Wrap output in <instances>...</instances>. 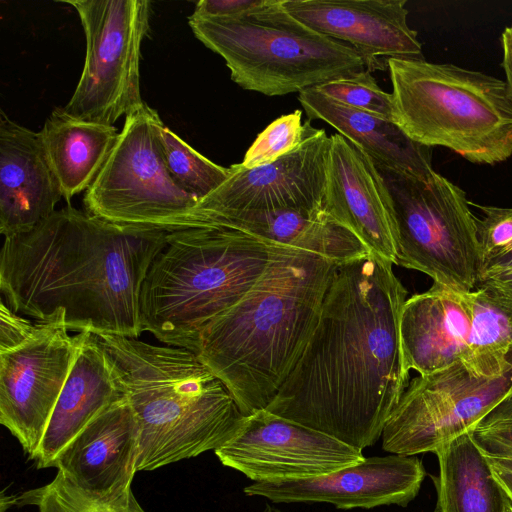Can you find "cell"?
I'll list each match as a JSON object with an SVG mask.
<instances>
[{
    "mask_svg": "<svg viewBox=\"0 0 512 512\" xmlns=\"http://www.w3.org/2000/svg\"><path fill=\"white\" fill-rule=\"evenodd\" d=\"M295 19L356 50L370 72L388 59H424L406 0H282Z\"/></svg>",
    "mask_w": 512,
    "mask_h": 512,
    "instance_id": "obj_16",
    "label": "cell"
},
{
    "mask_svg": "<svg viewBox=\"0 0 512 512\" xmlns=\"http://www.w3.org/2000/svg\"><path fill=\"white\" fill-rule=\"evenodd\" d=\"M63 198L39 132L0 116V232L4 237L33 229Z\"/></svg>",
    "mask_w": 512,
    "mask_h": 512,
    "instance_id": "obj_19",
    "label": "cell"
},
{
    "mask_svg": "<svg viewBox=\"0 0 512 512\" xmlns=\"http://www.w3.org/2000/svg\"><path fill=\"white\" fill-rule=\"evenodd\" d=\"M506 269H512V251L493 260L491 263L488 264V266L483 270L482 273Z\"/></svg>",
    "mask_w": 512,
    "mask_h": 512,
    "instance_id": "obj_38",
    "label": "cell"
},
{
    "mask_svg": "<svg viewBox=\"0 0 512 512\" xmlns=\"http://www.w3.org/2000/svg\"><path fill=\"white\" fill-rule=\"evenodd\" d=\"M392 266L371 253L337 266L317 325L266 410L360 451L379 440L409 383L407 290Z\"/></svg>",
    "mask_w": 512,
    "mask_h": 512,
    "instance_id": "obj_1",
    "label": "cell"
},
{
    "mask_svg": "<svg viewBox=\"0 0 512 512\" xmlns=\"http://www.w3.org/2000/svg\"><path fill=\"white\" fill-rule=\"evenodd\" d=\"M81 333L73 366L33 460L38 469L55 467L72 440L122 395L95 334Z\"/></svg>",
    "mask_w": 512,
    "mask_h": 512,
    "instance_id": "obj_21",
    "label": "cell"
},
{
    "mask_svg": "<svg viewBox=\"0 0 512 512\" xmlns=\"http://www.w3.org/2000/svg\"><path fill=\"white\" fill-rule=\"evenodd\" d=\"M163 125L146 103L125 117L105 164L84 194L86 212L167 232L196 227L193 211L199 201L169 173L160 137Z\"/></svg>",
    "mask_w": 512,
    "mask_h": 512,
    "instance_id": "obj_9",
    "label": "cell"
},
{
    "mask_svg": "<svg viewBox=\"0 0 512 512\" xmlns=\"http://www.w3.org/2000/svg\"><path fill=\"white\" fill-rule=\"evenodd\" d=\"M323 207L371 254L397 265V230L387 185L373 161L339 133L330 136Z\"/></svg>",
    "mask_w": 512,
    "mask_h": 512,
    "instance_id": "obj_17",
    "label": "cell"
},
{
    "mask_svg": "<svg viewBox=\"0 0 512 512\" xmlns=\"http://www.w3.org/2000/svg\"><path fill=\"white\" fill-rule=\"evenodd\" d=\"M512 393V370L479 377L462 362L409 381L383 432L384 451L404 456L433 452L468 432Z\"/></svg>",
    "mask_w": 512,
    "mask_h": 512,
    "instance_id": "obj_11",
    "label": "cell"
},
{
    "mask_svg": "<svg viewBox=\"0 0 512 512\" xmlns=\"http://www.w3.org/2000/svg\"><path fill=\"white\" fill-rule=\"evenodd\" d=\"M492 473L512 503V458L487 457Z\"/></svg>",
    "mask_w": 512,
    "mask_h": 512,
    "instance_id": "obj_36",
    "label": "cell"
},
{
    "mask_svg": "<svg viewBox=\"0 0 512 512\" xmlns=\"http://www.w3.org/2000/svg\"><path fill=\"white\" fill-rule=\"evenodd\" d=\"M210 224L235 227L273 243L321 255L337 265L370 254L360 239L324 207L235 213L214 218Z\"/></svg>",
    "mask_w": 512,
    "mask_h": 512,
    "instance_id": "obj_23",
    "label": "cell"
},
{
    "mask_svg": "<svg viewBox=\"0 0 512 512\" xmlns=\"http://www.w3.org/2000/svg\"><path fill=\"white\" fill-rule=\"evenodd\" d=\"M114 126L80 120L56 108L39 132L63 198L70 200L92 185L118 137Z\"/></svg>",
    "mask_w": 512,
    "mask_h": 512,
    "instance_id": "obj_24",
    "label": "cell"
},
{
    "mask_svg": "<svg viewBox=\"0 0 512 512\" xmlns=\"http://www.w3.org/2000/svg\"><path fill=\"white\" fill-rule=\"evenodd\" d=\"M394 122L413 141L475 164L512 156V99L505 80L451 63L388 59Z\"/></svg>",
    "mask_w": 512,
    "mask_h": 512,
    "instance_id": "obj_6",
    "label": "cell"
},
{
    "mask_svg": "<svg viewBox=\"0 0 512 512\" xmlns=\"http://www.w3.org/2000/svg\"><path fill=\"white\" fill-rule=\"evenodd\" d=\"M168 233L113 223L69 204L33 229L5 237L3 300L35 322L138 338L143 282Z\"/></svg>",
    "mask_w": 512,
    "mask_h": 512,
    "instance_id": "obj_2",
    "label": "cell"
},
{
    "mask_svg": "<svg viewBox=\"0 0 512 512\" xmlns=\"http://www.w3.org/2000/svg\"><path fill=\"white\" fill-rule=\"evenodd\" d=\"M95 336L139 426L138 472L215 451L232 436L244 415L195 351Z\"/></svg>",
    "mask_w": 512,
    "mask_h": 512,
    "instance_id": "obj_4",
    "label": "cell"
},
{
    "mask_svg": "<svg viewBox=\"0 0 512 512\" xmlns=\"http://www.w3.org/2000/svg\"><path fill=\"white\" fill-rule=\"evenodd\" d=\"M33 322L11 310L5 301L0 304V352L14 349L27 342L38 330Z\"/></svg>",
    "mask_w": 512,
    "mask_h": 512,
    "instance_id": "obj_33",
    "label": "cell"
},
{
    "mask_svg": "<svg viewBox=\"0 0 512 512\" xmlns=\"http://www.w3.org/2000/svg\"><path fill=\"white\" fill-rule=\"evenodd\" d=\"M39 323V322H38ZM40 323L24 344L0 352V423L34 460L76 358L82 333Z\"/></svg>",
    "mask_w": 512,
    "mask_h": 512,
    "instance_id": "obj_13",
    "label": "cell"
},
{
    "mask_svg": "<svg viewBox=\"0 0 512 512\" xmlns=\"http://www.w3.org/2000/svg\"><path fill=\"white\" fill-rule=\"evenodd\" d=\"M462 295L471 323L465 367L484 378L506 374L512 370V308L482 287Z\"/></svg>",
    "mask_w": 512,
    "mask_h": 512,
    "instance_id": "obj_26",
    "label": "cell"
},
{
    "mask_svg": "<svg viewBox=\"0 0 512 512\" xmlns=\"http://www.w3.org/2000/svg\"><path fill=\"white\" fill-rule=\"evenodd\" d=\"M16 497L17 495H5L4 490L1 493V501H0V512H5L7 509L16 506Z\"/></svg>",
    "mask_w": 512,
    "mask_h": 512,
    "instance_id": "obj_39",
    "label": "cell"
},
{
    "mask_svg": "<svg viewBox=\"0 0 512 512\" xmlns=\"http://www.w3.org/2000/svg\"><path fill=\"white\" fill-rule=\"evenodd\" d=\"M424 477L419 458L391 454L365 457L359 463L313 478L253 482L243 491L273 503L322 502L339 509L404 507L417 496Z\"/></svg>",
    "mask_w": 512,
    "mask_h": 512,
    "instance_id": "obj_15",
    "label": "cell"
},
{
    "mask_svg": "<svg viewBox=\"0 0 512 512\" xmlns=\"http://www.w3.org/2000/svg\"><path fill=\"white\" fill-rule=\"evenodd\" d=\"M214 453L253 482L313 478L365 459L362 451L266 409L244 416Z\"/></svg>",
    "mask_w": 512,
    "mask_h": 512,
    "instance_id": "obj_12",
    "label": "cell"
},
{
    "mask_svg": "<svg viewBox=\"0 0 512 512\" xmlns=\"http://www.w3.org/2000/svg\"><path fill=\"white\" fill-rule=\"evenodd\" d=\"M436 512H503L511 503L486 456L466 432L436 453Z\"/></svg>",
    "mask_w": 512,
    "mask_h": 512,
    "instance_id": "obj_25",
    "label": "cell"
},
{
    "mask_svg": "<svg viewBox=\"0 0 512 512\" xmlns=\"http://www.w3.org/2000/svg\"><path fill=\"white\" fill-rule=\"evenodd\" d=\"M139 441L134 411L122 394L72 440L54 468L84 490L120 495L138 472Z\"/></svg>",
    "mask_w": 512,
    "mask_h": 512,
    "instance_id": "obj_18",
    "label": "cell"
},
{
    "mask_svg": "<svg viewBox=\"0 0 512 512\" xmlns=\"http://www.w3.org/2000/svg\"><path fill=\"white\" fill-rule=\"evenodd\" d=\"M262 512H283L280 509L272 506V505H266Z\"/></svg>",
    "mask_w": 512,
    "mask_h": 512,
    "instance_id": "obj_40",
    "label": "cell"
},
{
    "mask_svg": "<svg viewBox=\"0 0 512 512\" xmlns=\"http://www.w3.org/2000/svg\"><path fill=\"white\" fill-rule=\"evenodd\" d=\"M315 88L343 105L394 122L392 94L383 91L368 70L325 82Z\"/></svg>",
    "mask_w": 512,
    "mask_h": 512,
    "instance_id": "obj_29",
    "label": "cell"
},
{
    "mask_svg": "<svg viewBox=\"0 0 512 512\" xmlns=\"http://www.w3.org/2000/svg\"><path fill=\"white\" fill-rule=\"evenodd\" d=\"M298 94L310 120L328 123L376 166L422 180L435 172L432 168L433 148L413 141L395 122L343 105L315 87Z\"/></svg>",
    "mask_w": 512,
    "mask_h": 512,
    "instance_id": "obj_22",
    "label": "cell"
},
{
    "mask_svg": "<svg viewBox=\"0 0 512 512\" xmlns=\"http://www.w3.org/2000/svg\"><path fill=\"white\" fill-rule=\"evenodd\" d=\"M478 285L492 292L512 308V269L484 272Z\"/></svg>",
    "mask_w": 512,
    "mask_h": 512,
    "instance_id": "obj_35",
    "label": "cell"
},
{
    "mask_svg": "<svg viewBox=\"0 0 512 512\" xmlns=\"http://www.w3.org/2000/svg\"><path fill=\"white\" fill-rule=\"evenodd\" d=\"M161 143L166 166L174 181L198 201L216 190L231 175V168L220 166L182 140L165 125Z\"/></svg>",
    "mask_w": 512,
    "mask_h": 512,
    "instance_id": "obj_28",
    "label": "cell"
},
{
    "mask_svg": "<svg viewBox=\"0 0 512 512\" xmlns=\"http://www.w3.org/2000/svg\"><path fill=\"white\" fill-rule=\"evenodd\" d=\"M77 11L86 40L78 84L62 107L74 118L113 126L140 109V51L149 31L148 0L63 1Z\"/></svg>",
    "mask_w": 512,
    "mask_h": 512,
    "instance_id": "obj_10",
    "label": "cell"
},
{
    "mask_svg": "<svg viewBox=\"0 0 512 512\" xmlns=\"http://www.w3.org/2000/svg\"><path fill=\"white\" fill-rule=\"evenodd\" d=\"M329 147L330 136L309 120L304 140L286 155L251 169L231 165L228 179L195 207V226L235 213L322 208Z\"/></svg>",
    "mask_w": 512,
    "mask_h": 512,
    "instance_id": "obj_14",
    "label": "cell"
},
{
    "mask_svg": "<svg viewBox=\"0 0 512 512\" xmlns=\"http://www.w3.org/2000/svg\"><path fill=\"white\" fill-rule=\"evenodd\" d=\"M468 433L485 456L512 458V393L497 403Z\"/></svg>",
    "mask_w": 512,
    "mask_h": 512,
    "instance_id": "obj_31",
    "label": "cell"
},
{
    "mask_svg": "<svg viewBox=\"0 0 512 512\" xmlns=\"http://www.w3.org/2000/svg\"><path fill=\"white\" fill-rule=\"evenodd\" d=\"M263 0H200L196 3L193 17L224 18L238 15L260 5Z\"/></svg>",
    "mask_w": 512,
    "mask_h": 512,
    "instance_id": "obj_34",
    "label": "cell"
},
{
    "mask_svg": "<svg viewBox=\"0 0 512 512\" xmlns=\"http://www.w3.org/2000/svg\"><path fill=\"white\" fill-rule=\"evenodd\" d=\"M470 325L462 292L433 283L427 291L407 298L400 318L406 369L426 375L464 364Z\"/></svg>",
    "mask_w": 512,
    "mask_h": 512,
    "instance_id": "obj_20",
    "label": "cell"
},
{
    "mask_svg": "<svg viewBox=\"0 0 512 512\" xmlns=\"http://www.w3.org/2000/svg\"><path fill=\"white\" fill-rule=\"evenodd\" d=\"M500 42L503 52L501 66L504 70L505 82L512 99V26L506 27L503 30Z\"/></svg>",
    "mask_w": 512,
    "mask_h": 512,
    "instance_id": "obj_37",
    "label": "cell"
},
{
    "mask_svg": "<svg viewBox=\"0 0 512 512\" xmlns=\"http://www.w3.org/2000/svg\"><path fill=\"white\" fill-rule=\"evenodd\" d=\"M470 204L483 214L477 218V232L484 270L493 260L512 251V208Z\"/></svg>",
    "mask_w": 512,
    "mask_h": 512,
    "instance_id": "obj_32",
    "label": "cell"
},
{
    "mask_svg": "<svg viewBox=\"0 0 512 512\" xmlns=\"http://www.w3.org/2000/svg\"><path fill=\"white\" fill-rule=\"evenodd\" d=\"M377 168L392 199L397 265L422 272L454 291H472L483 272V260L477 218L466 192L437 172L422 180Z\"/></svg>",
    "mask_w": 512,
    "mask_h": 512,
    "instance_id": "obj_8",
    "label": "cell"
},
{
    "mask_svg": "<svg viewBox=\"0 0 512 512\" xmlns=\"http://www.w3.org/2000/svg\"><path fill=\"white\" fill-rule=\"evenodd\" d=\"M307 127L308 121L302 124L300 110L277 118L258 134L239 164L251 169L286 155L302 143Z\"/></svg>",
    "mask_w": 512,
    "mask_h": 512,
    "instance_id": "obj_30",
    "label": "cell"
},
{
    "mask_svg": "<svg viewBox=\"0 0 512 512\" xmlns=\"http://www.w3.org/2000/svg\"><path fill=\"white\" fill-rule=\"evenodd\" d=\"M337 266L275 243L255 285L201 332L197 355L224 382L244 416L265 409L299 361Z\"/></svg>",
    "mask_w": 512,
    "mask_h": 512,
    "instance_id": "obj_3",
    "label": "cell"
},
{
    "mask_svg": "<svg viewBox=\"0 0 512 512\" xmlns=\"http://www.w3.org/2000/svg\"><path fill=\"white\" fill-rule=\"evenodd\" d=\"M503 512H512V503H509Z\"/></svg>",
    "mask_w": 512,
    "mask_h": 512,
    "instance_id": "obj_41",
    "label": "cell"
},
{
    "mask_svg": "<svg viewBox=\"0 0 512 512\" xmlns=\"http://www.w3.org/2000/svg\"><path fill=\"white\" fill-rule=\"evenodd\" d=\"M195 37L221 56L233 82L267 96L300 93L368 70L349 45L295 19L282 0L263 2L224 18L189 16Z\"/></svg>",
    "mask_w": 512,
    "mask_h": 512,
    "instance_id": "obj_7",
    "label": "cell"
},
{
    "mask_svg": "<svg viewBox=\"0 0 512 512\" xmlns=\"http://www.w3.org/2000/svg\"><path fill=\"white\" fill-rule=\"evenodd\" d=\"M16 506H34L38 512H145L132 489L120 495L92 493L58 470L49 483L17 494Z\"/></svg>",
    "mask_w": 512,
    "mask_h": 512,
    "instance_id": "obj_27",
    "label": "cell"
},
{
    "mask_svg": "<svg viewBox=\"0 0 512 512\" xmlns=\"http://www.w3.org/2000/svg\"><path fill=\"white\" fill-rule=\"evenodd\" d=\"M274 244L224 225L169 232L166 247L143 282V332L168 346L196 352L203 329L262 276Z\"/></svg>",
    "mask_w": 512,
    "mask_h": 512,
    "instance_id": "obj_5",
    "label": "cell"
}]
</instances>
